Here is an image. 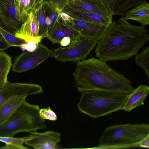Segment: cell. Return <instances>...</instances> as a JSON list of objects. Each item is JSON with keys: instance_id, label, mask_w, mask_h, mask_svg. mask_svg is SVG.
I'll return each instance as SVG.
<instances>
[{"instance_id": "obj_1", "label": "cell", "mask_w": 149, "mask_h": 149, "mask_svg": "<svg viewBox=\"0 0 149 149\" xmlns=\"http://www.w3.org/2000/svg\"><path fill=\"white\" fill-rule=\"evenodd\" d=\"M149 40L146 29L132 24L122 16L112 22L98 41L95 55L105 62L127 60L136 56Z\"/></svg>"}, {"instance_id": "obj_2", "label": "cell", "mask_w": 149, "mask_h": 149, "mask_svg": "<svg viewBox=\"0 0 149 149\" xmlns=\"http://www.w3.org/2000/svg\"><path fill=\"white\" fill-rule=\"evenodd\" d=\"M73 75L80 92L91 90L130 94L134 89L124 75L94 57L77 62Z\"/></svg>"}, {"instance_id": "obj_3", "label": "cell", "mask_w": 149, "mask_h": 149, "mask_svg": "<svg viewBox=\"0 0 149 149\" xmlns=\"http://www.w3.org/2000/svg\"><path fill=\"white\" fill-rule=\"evenodd\" d=\"M81 93L77 104L79 110L95 118L122 109L129 94L91 90Z\"/></svg>"}, {"instance_id": "obj_4", "label": "cell", "mask_w": 149, "mask_h": 149, "mask_svg": "<svg viewBox=\"0 0 149 149\" xmlns=\"http://www.w3.org/2000/svg\"><path fill=\"white\" fill-rule=\"evenodd\" d=\"M149 135V125L145 123L113 125L104 131L93 148L118 149L139 147L140 142Z\"/></svg>"}, {"instance_id": "obj_5", "label": "cell", "mask_w": 149, "mask_h": 149, "mask_svg": "<svg viewBox=\"0 0 149 149\" xmlns=\"http://www.w3.org/2000/svg\"><path fill=\"white\" fill-rule=\"evenodd\" d=\"M40 108L24 100L5 122L0 124V136L13 137L19 132L36 131L46 129L45 120L39 114Z\"/></svg>"}, {"instance_id": "obj_6", "label": "cell", "mask_w": 149, "mask_h": 149, "mask_svg": "<svg viewBox=\"0 0 149 149\" xmlns=\"http://www.w3.org/2000/svg\"><path fill=\"white\" fill-rule=\"evenodd\" d=\"M97 42L82 37L72 39L68 46L52 49V57L63 62H77L86 59Z\"/></svg>"}, {"instance_id": "obj_7", "label": "cell", "mask_w": 149, "mask_h": 149, "mask_svg": "<svg viewBox=\"0 0 149 149\" xmlns=\"http://www.w3.org/2000/svg\"><path fill=\"white\" fill-rule=\"evenodd\" d=\"M52 56V50L40 42L34 51L22 52L14 58L13 70L19 73L25 72L34 68Z\"/></svg>"}, {"instance_id": "obj_8", "label": "cell", "mask_w": 149, "mask_h": 149, "mask_svg": "<svg viewBox=\"0 0 149 149\" xmlns=\"http://www.w3.org/2000/svg\"><path fill=\"white\" fill-rule=\"evenodd\" d=\"M43 90L40 85L26 83H13L8 81L0 87V108L9 100L16 97L42 93Z\"/></svg>"}, {"instance_id": "obj_9", "label": "cell", "mask_w": 149, "mask_h": 149, "mask_svg": "<svg viewBox=\"0 0 149 149\" xmlns=\"http://www.w3.org/2000/svg\"><path fill=\"white\" fill-rule=\"evenodd\" d=\"M0 15L6 24L10 33L15 35L22 23L18 0H0Z\"/></svg>"}, {"instance_id": "obj_10", "label": "cell", "mask_w": 149, "mask_h": 149, "mask_svg": "<svg viewBox=\"0 0 149 149\" xmlns=\"http://www.w3.org/2000/svg\"><path fill=\"white\" fill-rule=\"evenodd\" d=\"M68 23L79 32L81 37L97 41L102 37L110 25L95 23L73 18Z\"/></svg>"}, {"instance_id": "obj_11", "label": "cell", "mask_w": 149, "mask_h": 149, "mask_svg": "<svg viewBox=\"0 0 149 149\" xmlns=\"http://www.w3.org/2000/svg\"><path fill=\"white\" fill-rule=\"evenodd\" d=\"M15 36L26 43L33 42L38 44L40 42L42 39L39 35L38 22L32 10Z\"/></svg>"}, {"instance_id": "obj_12", "label": "cell", "mask_w": 149, "mask_h": 149, "mask_svg": "<svg viewBox=\"0 0 149 149\" xmlns=\"http://www.w3.org/2000/svg\"><path fill=\"white\" fill-rule=\"evenodd\" d=\"M31 132L33 138L25 143L34 149H55L57 144L60 141L61 134L58 132L53 131L42 133Z\"/></svg>"}, {"instance_id": "obj_13", "label": "cell", "mask_w": 149, "mask_h": 149, "mask_svg": "<svg viewBox=\"0 0 149 149\" xmlns=\"http://www.w3.org/2000/svg\"><path fill=\"white\" fill-rule=\"evenodd\" d=\"M61 21L60 18L47 37L53 44L60 43L65 37H69L71 40L81 37L79 32L67 22Z\"/></svg>"}, {"instance_id": "obj_14", "label": "cell", "mask_w": 149, "mask_h": 149, "mask_svg": "<svg viewBox=\"0 0 149 149\" xmlns=\"http://www.w3.org/2000/svg\"><path fill=\"white\" fill-rule=\"evenodd\" d=\"M66 7L113 17L100 0H69Z\"/></svg>"}, {"instance_id": "obj_15", "label": "cell", "mask_w": 149, "mask_h": 149, "mask_svg": "<svg viewBox=\"0 0 149 149\" xmlns=\"http://www.w3.org/2000/svg\"><path fill=\"white\" fill-rule=\"evenodd\" d=\"M49 6L47 1H42L31 10L36 17L39 26V35L42 39L47 37L52 29L49 16Z\"/></svg>"}, {"instance_id": "obj_16", "label": "cell", "mask_w": 149, "mask_h": 149, "mask_svg": "<svg viewBox=\"0 0 149 149\" xmlns=\"http://www.w3.org/2000/svg\"><path fill=\"white\" fill-rule=\"evenodd\" d=\"M62 11L65 13L73 18L92 23L109 25L113 22L112 17L102 16L67 7H65Z\"/></svg>"}, {"instance_id": "obj_17", "label": "cell", "mask_w": 149, "mask_h": 149, "mask_svg": "<svg viewBox=\"0 0 149 149\" xmlns=\"http://www.w3.org/2000/svg\"><path fill=\"white\" fill-rule=\"evenodd\" d=\"M112 16H124L132 8L147 0H100Z\"/></svg>"}, {"instance_id": "obj_18", "label": "cell", "mask_w": 149, "mask_h": 149, "mask_svg": "<svg viewBox=\"0 0 149 149\" xmlns=\"http://www.w3.org/2000/svg\"><path fill=\"white\" fill-rule=\"evenodd\" d=\"M149 93V87L148 86L140 85L129 94L122 109L129 112L136 107L143 105Z\"/></svg>"}, {"instance_id": "obj_19", "label": "cell", "mask_w": 149, "mask_h": 149, "mask_svg": "<svg viewBox=\"0 0 149 149\" xmlns=\"http://www.w3.org/2000/svg\"><path fill=\"white\" fill-rule=\"evenodd\" d=\"M124 17L126 20H135L143 26L149 25V3L146 1L136 6L126 12Z\"/></svg>"}, {"instance_id": "obj_20", "label": "cell", "mask_w": 149, "mask_h": 149, "mask_svg": "<svg viewBox=\"0 0 149 149\" xmlns=\"http://www.w3.org/2000/svg\"><path fill=\"white\" fill-rule=\"evenodd\" d=\"M27 96L14 98L5 103L0 108V124L5 122L19 107Z\"/></svg>"}, {"instance_id": "obj_21", "label": "cell", "mask_w": 149, "mask_h": 149, "mask_svg": "<svg viewBox=\"0 0 149 149\" xmlns=\"http://www.w3.org/2000/svg\"><path fill=\"white\" fill-rule=\"evenodd\" d=\"M11 57L3 51H0V87L8 81L7 77L12 65Z\"/></svg>"}, {"instance_id": "obj_22", "label": "cell", "mask_w": 149, "mask_h": 149, "mask_svg": "<svg viewBox=\"0 0 149 149\" xmlns=\"http://www.w3.org/2000/svg\"><path fill=\"white\" fill-rule=\"evenodd\" d=\"M135 64L143 69L149 80V46L144 48L134 58Z\"/></svg>"}, {"instance_id": "obj_23", "label": "cell", "mask_w": 149, "mask_h": 149, "mask_svg": "<svg viewBox=\"0 0 149 149\" xmlns=\"http://www.w3.org/2000/svg\"><path fill=\"white\" fill-rule=\"evenodd\" d=\"M0 31L10 47L16 46L20 47L26 43L23 40L16 37L0 27Z\"/></svg>"}, {"instance_id": "obj_24", "label": "cell", "mask_w": 149, "mask_h": 149, "mask_svg": "<svg viewBox=\"0 0 149 149\" xmlns=\"http://www.w3.org/2000/svg\"><path fill=\"white\" fill-rule=\"evenodd\" d=\"M21 19L22 23L27 18L31 10L30 0H18Z\"/></svg>"}, {"instance_id": "obj_25", "label": "cell", "mask_w": 149, "mask_h": 149, "mask_svg": "<svg viewBox=\"0 0 149 149\" xmlns=\"http://www.w3.org/2000/svg\"><path fill=\"white\" fill-rule=\"evenodd\" d=\"M32 136L31 134L28 136L20 138L8 137L0 136V141L6 144L13 143L23 145L26 141L31 139Z\"/></svg>"}, {"instance_id": "obj_26", "label": "cell", "mask_w": 149, "mask_h": 149, "mask_svg": "<svg viewBox=\"0 0 149 149\" xmlns=\"http://www.w3.org/2000/svg\"><path fill=\"white\" fill-rule=\"evenodd\" d=\"M39 113L41 117L44 120L47 119L54 121L57 120L55 113L50 107L40 109Z\"/></svg>"}, {"instance_id": "obj_27", "label": "cell", "mask_w": 149, "mask_h": 149, "mask_svg": "<svg viewBox=\"0 0 149 149\" xmlns=\"http://www.w3.org/2000/svg\"><path fill=\"white\" fill-rule=\"evenodd\" d=\"M46 1L51 6L61 12L67 6L69 0H47Z\"/></svg>"}, {"instance_id": "obj_28", "label": "cell", "mask_w": 149, "mask_h": 149, "mask_svg": "<svg viewBox=\"0 0 149 149\" xmlns=\"http://www.w3.org/2000/svg\"><path fill=\"white\" fill-rule=\"evenodd\" d=\"M29 149L23 145L16 144L8 143L0 147V149Z\"/></svg>"}, {"instance_id": "obj_29", "label": "cell", "mask_w": 149, "mask_h": 149, "mask_svg": "<svg viewBox=\"0 0 149 149\" xmlns=\"http://www.w3.org/2000/svg\"><path fill=\"white\" fill-rule=\"evenodd\" d=\"M38 44L33 42L25 43L21 46L28 52H32L36 48Z\"/></svg>"}, {"instance_id": "obj_30", "label": "cell", "mask_w": 149, "mask_h": 149, "mask_svg": "<svg viewBox=\"0 0 149 149\" xmlns=\"http://www.w3.org/2000/svg\"><path fill=\"white\" fill-rule=\"evenodd\" d=\"M10 47L0 31V51L7 49Z\"/></svg>"}, {"instance_id": "obj_31", "label": "cell", "mask_w": 149, "mask_h": 149, "mask_svg": "<svg viewBox=\"0 0 149 149\" xmlns=\"http://www.w3.org/2000/svg\"><path fill=\"white\" fill-rule=\"evenodd\" d=\"M60 18L62 22L68 23L72 18L65 13L61 11L60 14Z\"/></svg>"}, {"instance_id": "obj_32", "label": "cell", "mask_w": 149, "mask_h": 149, "mask_svg": "<svg viewBox=\"0 0 149 149\" xmlns=\"http://www.w3.org/2000/svg\"><path fill=\"white\" fill-rule=\"evenodd\" d=\"M139 147L148 148L149 147V135L141 140L139 143Z\"/></svg>"}, {"instance_id": "obj_33", "label": "cell", "mask_w": 149, "mask_h": 149, "mask_svg": "<svg viewBox=\"0 0 149 149\" xmlns=\"http://www.w3.org/2000/svg\"><path fill=\"white\" fill-rule=\"evenodd\" d=\"M71 40L69 37H65L60 41V45L61 46L65 47L67 46L70 44Z\"/></svg>"}, {"instance_id": "obj_34", "label": "cell", "mask_w": 149, "mask_h": 149, "mask_svg": "<svg viewBox=\"0 0 149 149\" xmlns=\"http://www.w3.org/2000/svg\"><path fill=\"white\" fill-rule=\"evenodd\" d=\"M0 27L7 32H9V29L6 23L0 15Z\"/></svg>"}, {"instance_id": "obj_35", "label": "cell", "mask_w": 149, "mask_h": 149, "mask_svg": "<svg viewBox=\"0 0 149 149\" xmlns=\"http://www.w3.org/2000/svg\"><path fill=\"white\" fill-rule=\"evenodd\" d=\"M31 10L34 9L38 5V0H30Z\"/></svg>"}, {"instance_id": "obj_36", "label": "cell", "mask_w": 149, "mask_h": 149, "mask_svg": "<svg viewBox=\"0 0 149 149\" xmlns=\"http://www.w3.org/2000/svg\"><path fill=\"white\" fill-rule=\"evenodd\" d=\"M39 1H40V2H41V1H46L47 0H38Z\"/></svg>"}]
</instances>
